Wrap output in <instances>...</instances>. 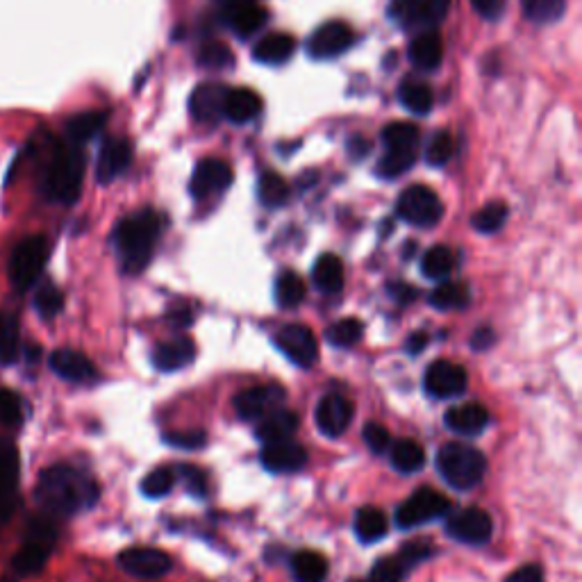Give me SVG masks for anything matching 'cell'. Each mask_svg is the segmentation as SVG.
Returning a JSON list of instances; mask_svg holds the SVG:
<instances>
[{
    "instance_id": "cell-1",
    "label": "cell",
    "mask_w": 582,
    "mask_h": 582,
    "mask_svg": "<svg viewBox=\"0 0 582 582\" xmlns=\"http://www.w3.org/2000/svg\"><path fill=\"white\" fill-rule=\"evenodd\" d=\"M82 144L64 135L44 132L30 141L28 160L35 162L37 189L48 203L73 205L80 198L85 180Z\"/></svg>"
},
{
    "instance_id": "cell-2",
    "label": "cell",
    "mask_w": 582,
    "mask_h": 582,
    "mask_svg": "<svg viewBox=\"0 0 582 582\" xmlns=\"http://www.w3.org/2000/svg\"><path fill=\"white\" fill-rule=\"evenodd\" d=\"M35 496L48 517L69 519L96 505L98 487L82 469L71 464H53L39 476Z\"/></svg>"
},
{
    "instance_id": "cell-3",
    "label": "cell",
    "mask_w": 582,
    "mask_h": 582,
    "mask_svg": "<svg viewBox=\"0 0 582 582\" xmlns=\"http://www.w3.org/2000/svg\"><path fill=\"white\" fill-rule=\"evenodd\" d=\"M162 232V219L153 210H141L116 223L112 244L119 255L123 271L135 276L151 262L157 239Z\"/></svg>"
},
{
    "instance_id": "cell-4",
    "label": "cell",
    "mask_w": 582,
    "mask_h": 582,
    "mask_svg": "<svg viewBox=\"0 0 582 582\" xmlns=\"http://www.w3.org/2000/svg\"><path fill=\"white\" fill-rule=\"evenodd\" d=\"M437 469L448 485L455 489H473L487 471V460L478 448L467 444H446L437 453Z\"/></svg>"
},
{
    "instance_id": "cell-5",
    "label": "cell",
    "mask_w": 582,
    "mask_h": 582,
    "mask_svg": "<svg viewBox=\"0 0 582 582\" xmlns=\"http://www.w3.org/2000/svg\"><path fill=\"white\" fill-rule=\"evenodd\" d=\"M48 253H51V246H48V239L44 235L23 237L12 248L10 262H7V276H10L16 291H28L37 285L41 273L46 269Z\"/></svg>"
},
{
    "instance_id": "cell-6",
    "label": "cell",
    "mask_w": 582,
    "mask_h": 582,
    "mask_svg": "<svg viewBox=\"0 0 582 582\" xmlns=\"http://www.w3.org/2000/svg\"><path fill=\"white\" fill-rule=\"evenodd\" d=\"M55 537L57 532L48 519L32 523L26 542H23L12 560L14 573H19V576H37L46 567L48 555H51L55 546Z\"/></svg>"
},
{
    "instance_id": "cell-7",
    "label": "cell",
    "mask_w": 582,
    "mask_h": 582,
    "mask_svg": "<svg viewBox=\"0 0 582 582\" xmlns=\"http://www.w3.org/2000/svg\"><path fill=\"white\" fill-rule=\"evenodd\" d=\"M396 212L403 221L412 223V226L432 228L442 221L444 205L430 187L414 185V187H407L401 194V198H398Z\"/></svg>"
},
{
    "instance_id": "cell-8",
    "label": "cell",
    "mask_w": 582,
    "mask_h": 582,
    "mask_svg": "<svg viewBox=\"0 0 582 582\" xmlns=\"http://www.w3.org/2000/svg\"><path fill=\"white\" fill-rule=\"evenodd\" d=\"M451 512V501L435 489H419L396 510L398 528L410 530L423 526L432 519H442L444 514Z\"/></svg>"
},
{
    "instance_id": "cell-9",
    "label": "cell",
    "mask_w": 582,
    "mask_h": 582,
    "mask_svg": "<svg viewBox=\"0 0 582 582\" xmlns=\"http://www.w3.org/2000/svg\"><path fill=\"white\" fill-rule=\"evenodd\" d=\"M19 489V451L12 439L0 437V528L12 517Z\"/></svg>"
},
{
    "instance_id": "cell-10",
    "label": "cell",
    "mask_w": 582,
    "mask_h": 582,
    "mask_svg": "<svg viewBox=\"0 0 582 582\" xmlns=\"http://www.w3.org/2000/svg\"><path fill=\"white\" fill-rule=\"evenodd\" d=\"M276 346L285 353L289 362H294L296 367L301 369H310L319 357L317 337L312 335L310 328L298 326V323H294V326H285L278 332Z\"/></svg>"
},
{
    "instance_id": "cell-11",
    "label": "cell",
    "mask_w": 582,
    "mask_h": 582,
    "mask_svg": "<svg viewBox=\"0 0 582 582\" xmlns=\"http://www.w3.org/2000/svg\"><path fill=\"white\" fill-rule=\"evenodd\" d=\"M119 564L123 571L135 578H162L171 571L173 560L169 553L160 551V548L135 546L119 555Z\"/></svg>"
},
{
    "instance_id": "cell-12",
    "label": "cell",
    "mask_w": 582,
    "mask_h": 582,
    "mask_svg": "<svg viewBox=\"0 0 582 582\" xmlns=\"http://www.w3.org/2000/svg\"><path fill=\"white\" fill-rule=\"evenodd\" d=\"M287 394L280 385H264V387H253L241 392L235 398V412L239 419L244 421H257L266 417V414L278 410V407L285 405Z\"/></svg>"
},
{
    "instance_id": "cell-13",
    "label": "cell",
    "mask_w": 582,
    "mask_h": 582,
    "mask_svg": "<svg viewBox=\"0 0 582 582\" xmlns=\"http://www.w3.org/2000/svg\"><path fill=\"white\" fill-rule=\"evenodd\" d=\"M446 530L462 544H485L494 532V521L480 507H467L446 523Z\"/></svg>"
},
{
    "instance_id": "cell-14",
    "label": "cell",
    "mask_w": 582,
    "mask_h": 582,
    "mask_svg": "<svg viewBox=\"0 0 582 582\" xmlns=\"http://www.w3.org/2000/svg\"><path fill=\"white\" fill-rule=\"evenodd\" d=\"M423 387H426L428 396L432 398L460 396L467 389V373H464L460 364L437 360L428 367L426 378H423Z\"/></svg>"
},
{
    "instance_id": "cell-15",
    "label": "cell",
    "mask_w": 582,
    "mask_h": 582,
    "mask_svg": "<svg viewBox=\"0 0 582 582\" xmlns=\"http://www.w3.org/2000/svg\"><path fill=\"white\" fill-rule=\"evenodd\" d=\"M132 144L123 137H110L103 141L101 153L96 160V180L101 185H110L130 169Z\"/></svg>"
},
{
    "instance_id": "cell-16",
    "label": "cell",
    "mask_w": 582,
    "mask_h": 582,
    "mask_svg": "<svg viewBox=\"0 0 582 582\" xmlns=\"http://www.w3.org/2000/svg\"><path fill=\"white\" fill-rule=\"evenodd\" d=\"M451 0H396L394 14L405 26L432 28L446 19Z\"/></svg>"
},
{
    "instance_id": "cell-17",
    "label": "cell",
    "mask_w": 582,
    "mask_h": 582,
    "mask_svg": "<svg viewBox=\"0 0 582 582\" xmlns=\"http://www.w3.org/2000/svg\"><path fill=\"white\" fill-rule=\"evenodd\" d=\"M353 46V30L342 21H332L321 26L310 37L307 51L317 60H328V57H337Z\"/></svg>"
},
{
    "instance_id": "cell-18",
    "label": "cell",
    "mask_w": 582,
    "mask_h": 582,
    "mask_svg": "<svg viewBox=\"0 0 582 582\" xmlns=\"http://www.w3.org/2000/svg\"><path fill=\"white\" fill-rule=\"evenodd\" d=\"M353 421V403L342 394H328L317 407V426L326 437L344 435Z\"/></svg>"
},
{
    "instance_id": "cell-19",
    "label": "cell",
    "mask_w": 582,
    "mask_h": 582,
    "mask_svg": "<svg viewBox=\"0 0 582 582\" xmlns=\"http://www.w3.org/2000/svg\"><path fill=\"white\" fill-rule=\"evenodd\" d=\"M232 182V169L221 160H203L191 176V194L207 198L226 191Z\"/></svg>"
},
{
    "instance_id": "cell-20",
    "label": "cell",
    "mask_w": 582,
    "mask_h": 582,
    "mask_svg": "<svg viewBox=\"0 0 582 582\" xmlns=\"http://www.w3.org/2000/svg\"><path fill=\"white\" fill-rule=\"evenodd\" d=\"M196 357V344L189 337H173L169 342H162L153 348L151 360L157 371L171 373L189 367Z\"/></svg>"
},
{
    "instance_id": "cell-21",
    "label": "cell",
    "mask_w": 582,
    "mask_h": 582,
    "mask_svg": "<svg viewBox=\"0 0 582 582\" xmlns=\"http://www.w3.org/2000/svg\"><path fill=\"white\" fill-rule=\"evenodd\" d=\"M260 460L264 464V469L271 473H294L298 469H303V464L307 462V453L303 446H298L287 439V442L266 444Z\"/></svg>"
},
{
    "instance_id": "cell-22",
    "label": "cell",
    "mask_w": 582,
    "mask_h": 582,
    "mask_svg": "<svg viewBox=\"0 0 582 582\" xmlns=\"http://www.w3.org/2000/svg\"><path fill=\"white\" fill-rule=\"evenodd\" d=\"M51 369L60 378L78 382V385H85V382L96 380L98 376L91 360H87V357L78 351H71V348H60V351H55L51 355Z\"/></svg>"
},
{
    "instance_id": "cell-23",
    "label": "cell",
    "mask_w": 582,
    "mask_h": 582,
    "mask_svg": "<svg viewBox=\"0 0 582 582\" xmlns=\"http://www.w3.org/2000/svg\"><path fill=\"white\" fill-rule=\"evenodd\" d=\"M298 426H301V419H298V414L278 407V410L269 412L266 417L257 419L255 435L264 444L287 442V439L298 430Z\"/></svg>"
},
{
    "instance_id": "cell-24",
    "label": "cell",
    "mask_w": 582,
    "mask_h": 582,
    "mask_svg": "<svg viewBox=\"0 0 582 582\" xmlns=\"http://www.w3.org/2000/svg\"><path fill=\"white\" fill-rule=\"evenodd\" d=\"M226 94L228 87L216 85V82H207V85L196 87L189 103L194 119L203 123L219 121V116H223V101H226Z\"/></svg>"
},
{
    "instance_id": "cell-25",
    "label": "cell",
    "mask_w": 582,
    "mask_h": 582,
    "mask_svg": "<svg viewBox=\"0 0 582 582\" xmlns=\"http://www.w3.org/2000/svg\"><path fill=\"white\" fill-rule=\"evenodd\" d=\"M444 423H446L448 430L457 432V435L476 437V435H480L482 430H485V426L489 423V414L482 405L467 403V405L451 407V410L446 412Z\"/></svg>"
},
{
    "instance_id": "cell-26",
    "label": "cell",
    "mask_w": 582,
    "mask_h": 582,
    "mask_svg": "<svg viewBox=\"0 0 582 582\" xmlns=\"http://www.w3.org/2000/svg\"><path fill=\"white\" fill-rule=\"evenodd\" d=\"M407 57H410V62L421 71L439 69V64H442V57H444L442 37L432 30L421 32L419 37L412 39L410 48H407Z\"/></svg>"
},
{
    "instance_id": "cell-27",
    "label": "cell",
    "mask_w": 582,
    "mask_h": 582,
    "mask_svg": "<svg viewBox=\"0 0 582 582\" xmlns=\"http://www.w3.org/2000/svg\"><path fill=\"white\" fill-rule=\"evenodd\" d=\"M262 98L251 89H228L226 101H223V116L232 123H248L260 116Z\"/></svg>"
},
{
    "instance_id": "cell-28",
    "label": "cell",
    "mask_w": 582,
    "mask_h": 582,
    "mask_svg": "<svg viewBox=\"0 0 582 582\" xmlns=\"http://www.w3.org/2000/svg\"><path fill=\"white\" fill-rule=\"evenodd\" d=\"M105 123H107V114L105 112H98V110L80 112L76 116H71V119L64 123V135L85 146L96 135H101V130L105 128Z\"/></svg>"
},
{
    "instance_id": "cell-29",
    "label": "cell",
    "mask_w": 582,
    "mask_h": 582,
    "mask_svg": "<svg viewBox=\"0 0 582 582\" xmlns=\"http://www.w3.org/2000/svg\"><path fill=\"white\" fill-rule=\"evenodd\" d=\"M312 280L323 294H337L344 287V264L337 255H321L317 264H314Z\"/></svg>"
},
{
    "instance_id": "cell-30",
    "label": "cell",
    "mask_w": 582,
    "mask_h": 582,
    "mask_svg": "<svg viewBox=\"0 0 582 582\" xmlns=\"http://www.w3.org/2000/svg\"><path fill=\"white\" fill-rule=\"evenodd\" d=\"M294 39L289 35H269V37H262L257 41L255 48H253V57L257 62H264V64H282L287 62L291 53H294Z\"/></svg>"
},
{
    "instance_id": "cell-31",
    "label": "cell",
    "mask_w": 582,
    "mask_h": 582,
    "mask_svg": "<svg viewBox=\"0 0 582 582\" xmlns=\"http://www.w3.org/2000/svg\"><path fill=\"white\" fill-rule=\"evenodd\" d=\"M226 16H228L230 28L241 37L255 35V32L260 30L266 21H269V12H266L264 7L257 5V3L241 5V7H237V10L228 12Z\"/></svg>"
},
{
    "instance_id": "cell-32",
    "label": "cell",
    "mask_w": 582,
    "mask_h": 582,
    "mask_svg": "<svg viewBox=\"0 0 582 582\" xmlns=\"http://www.w3.org/2000/svg\"><path fill=\"white\" fill-rule=\"evenodd\" d=\"M471 301V291L462 282H442L435 291L430 294V305L435 310L451 312V310H464Z\"/></svg>"
},
{
    "instance_id": "cell-33",
    "label": "cell",
    "mask_w": 582,
    "mask_h": 582,
    "mask_svg": "<svg viewBox=\"0 0 582 582\" xmlns=\"http://www.w3.org/2000/svg\"><path fill=\"white\" fill-rule=\"evenodd\" d=\"M355 535L360 537V542H378L387 535V517L385 512L378 507H362L355 514Z\"/></svg>"
},
{
    "instance_id": "cell-34",
    "label": "cell",
    "mask_w": 582,
    "mask_h": 582,
    "mask_svg": "<svg viewBox=\"0 0 582 582\" xmlns=\"http://www.w3.org/2000/svg\"><path fill=\"white\" fill-rule=\"evenodd\" d=\"M291 569H294V578L298 582H323L328 576V562L314 551L296 553L291 560Z\"/></svg>"
},
{
    "instance_id": "cell-35",
    "label": "cell",
    "mask_w": 582,
    "mask_h": 582,
    "mask_svg": "<svg viewBox=\"0 0 582 582\" xmlns=\"http://www.w3.org/2000/svg\"><path fill=\"white\" fill-rule=\"evenodd\" d=\"M21 353L19 321L12 314L0 312V362L14 364Z\"/></svg>"
},
{
    "instance_id": "cell-36",
    "label": "cell",
    "mask_w": 582,
    "mask_h": 582,
    "mask_svg": "<svg viewBox=\"0 0 582 582\" xmlns=\"http://www.w3.org/2000/svg\"><path fill=\"white\" fill-rule=\"evenodd\" d=\"M423 462H426V453L412 439H401L392 446V464L396 471L417 473L423 469Z\"/></svg>"
},
{
    "instance_id": "cell-37",
    "label": "cell",
    "mask_w": 582,
    "mask_h": 582,
    "mask_svg": "<svg viewBox=\"0 0 582 582\" xmlns=\"http://www.w3.org/2000/svg\"><path fill=\"white\" fill-rule=\"evenodd\" d=\"M453 266H455V255H453L451 248H446V246L430 248V251L423 255V260H421L423 276L430 278V280L448 278L453 273Z\"/></svg>"
},
{
    "instance_id": "cell-38",
    "label": "cell",
    "mask_w": 582,
    "mask_h": 582,
    "mask_svg": "<svg viewBox=\"0 0 582 582\" xmlns=\"http://www.w3.org/2000/svg\"><path fill=\"white\" fill-rule=\"evenodd\" d=\"M305 298V282L294 271H285L280 273L276 280V301L280 307L285 310H291V307L301 305Z\"/></svg>"
},
{
    "instance_id": "cell-39",
    "label": "cell",
    "mask_w": 582,
    "mask_h": 582,
    "mask_svg": "<svg viewBox=\"0 0 582 582\" xmlns=\"http://www.w3.org/2000/svg\"><path fill=\"white\" fill-rule=\"evenodd\" d=\"M523 14L532 23H555L564 14V7H567V0H521Z\"/></svg>"
},
{
    "instance_id": "cell-40",
    "label": "cell",
    "mask_w": 582,
    "mask_h": 582,
    "mask_svg": "<svg viewBox=\"0 0 582 582\" xmlns=\"http://www.w3.org/2000/svg\"><path fill=\"white\" fill-rule=\"evenodd\" d=\"M417 160V153L407 151V148H387V155L380 160L378 173L382 178H398L405 171H410Z\"/></svg>"
},
{
    "instance_id": "cell-41",
    "label": "cell",
    "mask_w": 582,
    "mask_h": 582,
    "mask_svg": "<svg viewBox=\"0 0 582 582\" xmlns=\"http://www.w3.org/2000/svg\"><path fill=\"white\" fill-rule=\"evenodd\" d=\"M257 191H260V201L266 207H282L289 201V185L278 173H264Z\"/></svg>"
},
{
    "instance_id": "cell-42",
    "label": "cell",
    "mask_w": 582,
    "mask_h": 582,
    "mask_svg": "<svg viewBox=\"0 0 582 582\" xmlns=\"http://www.w3.org/2000/svg\"><path fill=\"white\" fill-rule=\"evenodd\" d=\"M362 323L357 319H342L326 330V339L337 348H351L362 339Z\"/></svg>"
},
{
    "instance_id": "cell-43",
    "label": "cell",
    "mask_w": 582,
    "mask_h": 582,
    "mask_svg": "<svg viewBox=\"0 0 582 582\" xmlns=\"http://www.w3.org/2000/svg\"><path fill=\"white\" fill-rule=\"evenodd\" d=\"M505 221H507V205L505 203H489V205L482 207V210H478L476 216L471 219L473 228L482 232V235H492V232H498L505 226Z\"/></svg>"
},
{
    "instance_id": "cell-44",
    "label": "cell",
    "mask_w": 582,
    "mask_h": 582,
    "mask_svg": "<svg viewBox=\"0 0 582 582\" xmlns=\"http://www.w3.org/2000/svg\"><path fill=\"white\" fill-rule=\"evenodd\" d=\"M401 103L414 114H428L432 110V91L421 82H405L401 87Z\"/></svg>"
},
{
    "instance_id": "cell-45",
    "label": "cell",
    "mask_w": 582,
    "mask_h": 582,
    "mask_svg": "<svg viewBox=\"0 0 582 582\" xmlns=\"http://www.w3.org/2000/svg\"><path fill=\"white\" fill-rule=\"evenodd\" d=\"M173 482H176V471L169 467H157L141 480V494L148 498H160L171 492Z\"/></svg>"
},
{
    "instance_id": "cell-46",
    "label": "cell",
    "mask_w": 582,
    "mask_h": 582,
    "mask_svg": "<svg viewBox=\"0 0 582 582\" xmlns=\"http://www.w3.org/2000/svg\"><path fill=\"white\" fill-rule=\"evenodd\" d=\"M382 141H385L387 148H407V151H414L419 141V130L412 123H389L382 132Z\"/></svg>"
},
{
    "instance_id": "cell-47",
    "label": "cell",
    "mask_w": 582,
    "mask_h": 582,
    "mask_svg": "<svg viewBox=\"0 0 582 582\" xmlns=\"http://www.w3.org/2000/svg\"><path fill=\"white\" fill-rule=\"evenodd\" d=\"M26 419V410H23L21 396L12 392V389H0V423L7 428L21 426Z\"/></svg>"
},
{
    "instance_id": "cell-48",
    "label": "cell",
    "mask_w": 582,
    "mask_h": 582,
    "mask_svg": "<svg viewBox=\"0 0 582 582\" xmlns=\"http://www.w3.org/2000/svg\"><path fill=\"white\" fill-rule=\"evenodd\" d=\"M35 305H37V312H39L44 319H53V317H57V314L62 312V305H64L62 291L57 289L55 285H51V282H46V285H41V287L37 289Z\"/></svg>"
},
{
    "instance_id": "cell-49",
    "label": "cell",
    "mask_w": 582,
    "mask_h": 582,
    "mask_svg": "<svg viewBox=\"0 0 582 582\" xmlns=\"http://www.w3.org/2000/svg\"><path fill=\"white\" fill-rule=\"evenodd\" d=\"M453 151H455L453 137L448 135V132H439V135L432 137L430 141V146L426 151V160L432 166H444L453 157Z\"/></svg>"
},
{
    "instance_id": "cell-50",
    "label": "cell",
    "mask_w": 582,
    "mask_h": 582,
    "mask_svg": "<svg viewBox=\"0 0 582 582\" xmlns=\"http://www.w3.org/2000/svg\"><path fill=\"white\" fill-rule=\"evenodd\" d=\"M164 442L182 451H196L207 444V435L203 430H182V432H166Z\"/></svg>"
},
{
    "instance_id": "cell-51",
    "label": "cell",
    "mask_w": 582,
    "mask_h": 582,
    "mask_svg": "<svg viewBox=\"0 0 582 582\" xmlns=\"http://www.w3.org/2000/svg\"><path fill=\"white\" fill-rule=\"evenodd\" d=\"M198 62H201L203 66H207V69H226V66L232 64V53H230V48L228 46H223V44H216V41H212V44H207L201 48V55H198Z\"/></svg>"
},
{
    "instance_id": "cell-52",
    "label": "cell",
    "mask_w": 582,
    "mask_h": 582,
    "mask_svg": "<svg viewBox=\"0 0 582 582\" xmlns=\"http://www.w3.org/2000/svg\"><path fill=\"white\" fill-rule=\"evenodd\" d=\"M405 569L401 567V562L396 557H387V560H380L371 571L369 582H403Z\"/></svg>"
},
{
    "instance_id": "cell-53",
    "label": "cell",
    "mask_w": 582,
    "mask_h": 582,
    "mask_svg": "<svg viewBox=\"0 0 582 582\" xmlns=\"http://www.w3.org/2000/svg\"><path fill=\"white\" fill-rule=\"evenodd\" d=\"M432 555V548L428 544H421V542H412L401 548V553L396 555V560L401 562V567L407 571L412 567H417L419 562L426 560V557Z\"/></svg>"
},
{
    "instance_id": "cell-54",
    "label": "cell",
    "mask_w": 582,
    "mask_h": 582,
    "mask_svg": "<svg viewBox=\"0 0 582 582\" xmlns=\"http://www.w3.org/2000/svg\"><path fill=\"white\" fill-rule=\"evenodd\" d=\"M180 476H182V482H185L191 494L198 496V498L207 496V478L201 469L191 467V464H182Z\"/></svg>"
},
{
    "instance_id": "cell-55",
    "label": "cell",
    "mask_w": 582,
    "mask_h": 582,
    "mask_svg": "<svg viewBox=\"0 0 582 582\" xmlns=\"http://www.w3.org/2000/svg\"><path fill=\"white\" fill-rule=\"evenodd\" d=\"M364 442L371 448L373 453H385L389 444H392V437H389V432L380 426V423H367V428L362 432Z\"/></svg>"
},
{
    "instance_id": "cell-56",
    "label": "cell",
    "mask_w": 582,
    "mask_h": 582,
    "mask_svg": "<svg viewBox=\"0 0 582 582\" xmlns=\"http://www.w3.org/2000/svg\"><path fill=\"white\" fill-rule=\"evenodd\" d=\"M471 5L476 7V12L482 19L489 21L501 19V14L505 12V0H471Z\"/></svg>"
},
{
    "instance_id": "cell-57",
    "label": "cell",
    "mask_w": 582,
    "mask_h": 582,
    "mask_svg": "<svg viewBox=\"0 0 582 582\" xmlns=\"http://www.w3.org/2000/svg\"><path fill=\"white\" fill-rule=\"evenodd\" d=\"M505 582H544V573L539 564H526V567L514 571Z\"/></svg>"
},
{
    "instance_id": "cell-58",
    "label": "cell",
    "mask_w": 582,
    "mask_h": 582,
    "mask_svg": "<svg viewBox=\"0 0 582 582\" xmlns=\"http://www.w3.org/2000/svg\"><path fill=\"white\" fill-rule=\"evenodd\" d=\"M494 342H496V337L492 328H478L471 337V346L476 348V351H487V348L494 346Z\"/></svg>"
},
{
    "instance_id": "cell-59",
    "label": "cell",
    "mask_w": 582,
    "mask_h": 582,
    "mask_svg": "<svg viewBox=\"0 0 582 582\" xmlns=\"http://www.w3.org/2000/svg\"><path fill=\"white\" fill-rule=\"evenodd\" d=\"M191 319H194V312H191V310H189V305H185V303L176 305V307H173V310L169 312V321H171L176 328L189 326Z\"/></svg>"
},
{
    "instance_id": "cell-60",
    "label": "cell",
    "mask_w": 582,
    "mask_h": 582,
    "mask_svg": "<svg viewBox=\"0 0 582 582\" xmlns=\"http://www.w3.org/2000/svg\"><path fill=\"white\" fill-rule=\"evenodd\" d=\"M426 344H428L426 332H414V335H410V339H407L405 351L410 355H419L423 348H426Z\"/></svg>"
},
{
    "instance_id": "cell-61",
    "label": "cell",
    "mask_w": 582,
    "mask_h": 582,
    "mask_svg": "<svg viewBox=\"0 0 582 582\" xmlns=\"http://www.w3.org/2000/svg\"><path fill=\"white\" fill-rule=\"evenodd\" d=\"M389 291H392V294H394V298H396L398 303H410L412 298L417 296V291H414L412 287L403 285V282H396V285L389 287Z\"/></svg>"
},
{
    "instance_id": "cell-62",
    "label": "cell",
    "mask_w": 582,
    "mask_h": 582,
    "mask_svg": "<svg viewBox=\"0 0 582 582\" xmlns=\"http://www.w3.org/2000/svg\"><path fill=\"white\" fill-rule=\"evenodd\" d=\"M348 151H351L355 160H360V157L369 153V141L362 139V137H353L351 141H348Z\"/></svg>"
},
{
    "instance_id": "cell-63",
    "label": "cell",
    "mask_w": 582,
    "mask_h": 582,
    "mask_svg": "<svg viewBox=\"0 0 582 582\" xmlns=\"http://www.w3.org/2000/svg\"><path fill=\"white\" fill-rule=\"evenodd\" d=\"M219 3L223 5V10H226V14H228V12H232V10H237V7H241V5L257 3V0H219Z\"/></svg>"
},
{
    "instance_id": "cell-64",
    "label": "cell",
    "mask_w": 582,
    "mask_h": 582,
    "mask_svg": "<svg viewBox=\"0 0 582 582\" xmlns=\"http://www.w3.org/2000/svg\"><path fill=\"white\" fill-rule=\"evenodd\" d=\"M351 582H362V580H351Z\"/></svg>"
}]
</instances>
